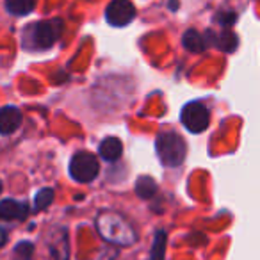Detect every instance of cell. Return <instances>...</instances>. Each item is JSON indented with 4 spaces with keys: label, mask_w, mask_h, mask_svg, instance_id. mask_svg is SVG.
Returning a JSON list of instances; mask_svg holds the SVG:
<instances>
[{
    "label": "cell",
    "mask_w": 260,
    "mask_h": 260,
    "mask_svg": "<svg viewBox=\"0 0 260 260\" xmlns=\"http://www.w3.org/2000/svg\"><path fill=\"white\" fill-rule=\"evenodd\" d=\"M98 234L107 242L116 246H132L138 241V234L132 224L118 212H102L96 217Z\"/></svg>",
    "instance_id": "6da1fadb"
},
{
    "label": "cell",
    "mask_w": 260,
    "mask_h": 260,
    "mask_svg": "<svg viewBox=\"0 0 260 260\" xmlns=\"http://www.w3.org/2000/svg\"><path fill=\"white\" fill-rule=\"evenodd\" d=\"M62 32L61 20H47V22H36L29 25L22 34V47L30 52L48 50Z\"/></svg>",
    "instance_id": "7a4b0ae2"
},
{
    "label": "cell",
    "mask_w": 260,
    "mask_h": 260,
    "mask_svg": "<svg viewBox=\"0 0 260 260\" xmlns=\"http://www.w3.org/2000/svg\"><path fill=\"white\" fill-rule=\"evenodd\" d=\"M155 150L159 160L166 168H177L185 160V153H187V146H185L184 139L175 132H162L157 136Z\"/></svg>",
    "instance_id": "3957f363"
},
{
    "label": "cell",
    "mask_w": 260,
    "mask_h": 260,
    "mask_svg": "<svg viewBox=\"0 0 260 260\" xmlns=\"http://www.w3.org/2000/svg\"><path fill=\"white\" fill-rule=\"evenodd\" d=\"M98 171H100L98 159L91 152H79L70 160V177L80 184L93 182L98 177Z\"/></svg>",
    "instance_id": "277c9868"
},
{
    "label": "cell",
    "mask_w": 260,
    "mask_h": 260,
    "mask_svg": "<svg viewBox=\"0 0 260 260\" xmlns=\"http://www.w3.org/2000/svg\"><path fill=\"white\" fill-rule=\"evenodd\" d=\"M180 121L189 132L202 134L210 123V112L202 102H189L180 112Z\"/></svg>",
    "instance_id": "5b68a950"
},
{
    "label": "cell",
    "mask_w": 260,
    "mask_h": 260,
    "mask_svg": "<svg viewBox=\"0 0 260 260\" xmlns=\"http://www.w3.org/2000/svg\"><path fill=\"white\" fill-rule=\"evenodd\" d=\"M136 16V8L130 0H112L105 9V20L112 27L128 25Z\"/></svg>",
    "instance_id": "8992f818"
},
{
    "label": "cell",
    "mask_w": 260,
    "mask_h": 260,
    "mask_svg": "<svg viewBox=\"0 0 260 260\" xmlns=\"http://www.w3.org/2000/svg\"><path fill=\"white\" fill-rule=\"evenodd\" d=\"M47 246L50 251L52 260H68L70 244H68V230L64 226H57L50 230L47 235Z\"/></svg>",
    "instance_id": "52a82bcc"
},
{
    "label": "cell",
    "mask_w": 260,
    "mask_h": 260,
    "mask_svg": "<svg viewBox=\"0 0 260 260\" xmlns=\"http://www.w3.org/2000/svg\"><path fill=\"white\" fill-rule=\"evenodd\" d=\"M22 125V111L15 105H6L0 109V134L9 136Z\"/></svg>",
    "instance_id": "ba28073f"
},
{
    "label": "cell",
    "mask_w": 260,
    "mask_h": 260,
    "mask_svg": "<svg viewBox=\"0 0 260 260\" xmlns=\"http://www.w3.org/2000/svg\"><path fill=\"white\" fill-rule=\"evenodd\" d=\"M29 216V205L16 200L0 202V219L2 221H22Z\"/></svg>",
    "instance_id": "9c48e42d"
},
{
    "label": "cell",
    "mask_w": 260,
    "mask_h": 260,
    "mask_svg": "<svg viewBox=\"0 0 260 260\" xmlns=\"http://www.w3.org/2000/svg\"><path fill=\"white\" fill-rule=\"evenodd\" d=\"M205 41H207V47L212 45V47H217L223 52H234L239 45L237 34H235L234 30H228V29H224L223 32H219V34H214L212 30H207Z\"/></svg>",
    "instance_id": "30bf717a"
},
{
    "label": "cell",
    "mask_w": 260,
    "mask_h": 260,
    "mask_svg": "<svg viewBox=\"0 0 260 260\" xmlns=\"http://www.w3.org/2000/svg\"><path fill=\"white\" fill-rule=\"evenodd\" d=\"M98 153L104 160H109V162H114L121 157L123 153V145L118 138H105L104 141L98 146Z\"/></svg>",
    "instance_id": "8fae6325"
},
{
    "label": "cell",
    "mask_w": 260,
    "mask_h": 260,
    "mask_svg": "<svg viewBox=\"0 0 260 260\" xmlns=\"http://www.w3.org/2000/svg\"><path fill=\"white\" fill-rule=\"evenodd\" d=\"M182 43H184L185 50L194 52V54H200V52H203L207 48L205 36H202V34H200L198 30H194V29H189L187 32L184 34V38H182Z\"/></svg>",
    "instance_id": "7c38bea8"
},
{
    "label": "cell",
    "mask_w": 260,
    "mask_h": 260,
    "mask_svg": "<svg viewBox=\"0 0 260 260\" xmlns=\"http://www.w3.org/2000/svg\"><path fill=\"white\" fill-rule=\"evenodd\" d=\"M36 8V0H6V9L13 16H25Z\"/></svg>",
    "instance_id": "4fadbf2b"
},
{
    "label": "cell",
    "mask_w": 260,
    "mask_h": 260,
    "mask_svg": "<svg viewBox=\"0 0 260 260\" xmlns=\"http://www.w3.org/2000/svg\"><path fill=\"white\" fill-rule=\"evenodd\" d=\"M136 192H138L139 198L150 200L157 194V184L152 177H139L136 182Z\"/></svg>",
    "instance_id": "5bb4252c"
},
{
    "label": "cell",
    "mask_w": 260,
    "mask_h": 260,
    "mask_svg": "<svg viewBox=\"0 0 260 260\" xmlns=\"http://www.w3.org/2000/svg\"><path fill=\"white\" fill-rule=\"evenodd\" d=\"M166 232L159 230L155 234V241H153L152 251H150V260H164V253H166Z\"/></svg>",
    "instance_id": "9a60e30c"
},
{
    "label": "cell",
    "mask_w": 260,
    "mask_h": 260,
    "mask_svg": "<svg viewBox=\"0 0 260 260\" xmlns=\"http://www.w3.org/2000/svg\"><path fill=\"white\" fill-rule=\"evenodd\" d=\"M34 244L29 241H22L13 249V260H32Z\"/></svg>",
    "instance_id": "2e32d148"
},
{
    "label": "cell",
    "mask_w": 260,
    "mask_h": 260,
    "mask_svg": "<svg viewBox=\"0 0 260 260\" xmlns=\"http://www.w3.org/2000/svg\"><path fill=\"white\" fill-rule=\"evenodd\" d=\"M52 202H54V189L45 187V189H41V191H38L36 198H34V212L47 209Z\"/></svg>",
    "instance_id": "e0dca14e"
},
{
    "label": "cell",
    "mask_w": 260,
    "mask_h": 260,
    "mask_svg": "<svg viewBox=\"0 0 260 260\" xmlns=\"http://www.w3.org/2000/svg\"><path fill=\"white\" fill-rule=\"evenodd\" d=\"M214 20H216L221 27L228 29V27H232L235 22H237V15H235L234 11H221V13H217Z\"/></svg>",
    "instance_id": "ac0fdd59"
},
{
    "label": "cell",
    "mask_w": 260,
    "mask_h": 260,
    "mask_svg": "<svg viewBox=\"0 0 260 260\" xmlns=\"http://www.w3.org/2000/svg\"><path fill=\"white\" fill-rule=\"evenodd\" d=\"M6 241H8V232L4 228H0V248L6 244Z\"/></svg>",
    "instance_id": "d6986e66"
},
{
    "label": "cell",
    "mask_w": 260,
    "mask_h": 260,
    "mask_svg": "<svg viewBox=\"0 0 260 260\" xmlns=\"http://www.w3.org/2000/svg\"><path fill=\"white\" fill-rule=\"evenodd\" d=\"M170 9H178V4H177V2H170Z\"/></svg>",
    "instance_id": "ffe728a7"
},
{
    "label": "cell",
    "mask_w": 260,
    "mask_h": 260,
    "mask_svg": "<svg viewBox=\"0 0 260 260\" xmlns=\"http://www.w3.org/2000/svg\"><path fill=\"white\" fill-rule=\"evenodd\" d=\"M0 192H2V182H0Z\"/></svg>",
    "instance_id": "44dd1931"
}]
</instances>
